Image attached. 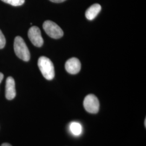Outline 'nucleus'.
Listing matches in <instances>:
<instances>
[{"instance_id": "nucleus-1", "label": "nucleus", "mask_w": 146, "mask_h": 146, "mask_svg": "<svg viewBox=\"0 0 146 146\" xmlns=\"http://www.w3.org/2000/svg\"><path fill=\"white\" fill-rule=\"evenodd\" d=\"M38 66L43 77L48 80H52L55 76L54 67L51 60L45 56L38 58Z\"/></svg>"}, {"instance_id": "nucleus-7", "label": "nucleus", "mask_w": 146, "mask_h": 146, "mask_svg": "<svg viewBox=\"0 0 146 146\" xmlns=\"http://www.w3.org/2000/svg\"><path fill=\"white\" fill-rule=\"evenodd\" d=\"M16 96L15 83L14 79L9 76L6 80L5 84V98L7 100H11Z\"/></svg>"}, {"instance_id": "nucleus-10", "label": "nucleus", "mask_w": 146, "mask_h": 146, "mask_svg": "<svg viewBox=\"0 0 146 146\" xmlns=\"http://www.w3.org/2000/svg\"><path fill=\"white\" fill-rule=\"evenodd\" d=\"M1 1H2L3 2H5L6 3H8L15 7L22 5L25 1V0H1Z\"/></svg>"}, {"instance_id": "nucleus-3", "label": "nucleus", "mask_w": 146, "mask_h": 146, "mask_svg": "<svg viewBox=\"0 0 146 146\" xmlns=\"http://www.w3.org/2000/svg\"><path fill=\"white\" fill-rule=\"evenodd\" d=\"M43 28L47 35L55 39L62 37L63 35V31L62 29L56 23L52 21H46L43 25Z\"/></svg>"}, {"instance_id": "nucleus-9", "label": "nucleus", "mask_w": 146, "mask_h": 146, "mask_svg": "<svg viewBox=\"0 0 146 146\" xmlns=\"http://www.w3.org/2000/svg\"><path fill=\"white\" fill-rule=\"evenodd\" d=\"M69 130L71 133L75 136L80 135L83 131L82 126L78 122H72L70 123Z\"/></svg>"}, {"instance_id": "nucleus-15", "label": "nucleus", "mask_w": 146, "mask_h": 146, "mask_svg": "<svg viewBox=\"0 0 146 146\" xmlns=\"http://www.w3.org/2000/svg\"><path fill=\"white\" fill-rule=\"evenodd\" d=\"M146 119H145V127H146Z\"/></svg>"}, {"instance_id": "nucleus-13", "label": "nucleus", "mask_w": 146, "mask_h": 146, "mask_svg": "<svg viewBox=\"0 0 146 146\" xmlns=\"http://www.w3.org/2000/svg\"><path fill=\"white\" fill-rule=\"evenodd\" d=\"M3 77H4V75H3V74L2 73H1V72H0V84L1 83L2 81L3 80Z\"/></svg>"}, {"instance_id": "nucleus-8", "label": "nucleus", "mask_w": 146, "mask_h": 146, "mask_svg": "<svg viewBox=\"0 0 146 146\" xmlns=\"http://www.w3.org/2000/svg\"><path fill=\"white\" fill-rule=\"evenodd\" d=\"M101 10V6L96 3L91 5L86 11V17L89 20H93L97 16Z\"/></svg>"}, {"instance_id": "nucleus-5", "label": "nucleus", "mask_w": 146, "mask_h": 146, "mask_svg": "<svg viewBox=\"0 0 146 146\" xmlns=\"http://www.w3.org/2000/svg\"><path fill=\"white\" fill-rule=\"evenodd\" d=\"M28 37L31 43L36 47H40L43 44V39L41 35V33L38 27L33 26L31 27L28 33Z\"/></svg>"}, {"instance_id": "nucleus-6", "label": "nucleus", "mask_w": 146, "mask_h": 146, "mask_svg": "<svg viewBox=\"0 0 146 146\" xmlns=\"http://www.w3.org/2000/svg\"><path fill=\"white\" fill-rule=\"evenodd\" d=\"M81 67V63L77 58H71L65 64L66 70L71 74H78L80 71Z\"/></svg>"}, {"instance_id": "nucleus-2", "label": "nucleus", "mask_w": 146, "mask_h": 146, "mask_svg": "<svg viewBox=\"0 0 146 146\" xmlns=\"http://www.w3.org/2000/svg\"><path fill=\"white\" fill-rule=\"evenodd\" d=\"M14 48L16 56L24 61H28L31 54L26 44L21 36L16 37L14 40Z\"/></svg>"}, {"instance_id": "nucleus-14", "label": "nucleus", "mask_w": 146, "mask_h": 146, "mask_svg": "<svg viewBox=\"0 0 146 146\" xmlns=\"http://www.w3.org/2000/svg\"><path fill=\"white\" fill-rule=\"evenodd\" d=\"M1 146H11V144L8 143H4L3 144H2V145Z\"/></svg>"}, {"instance_id": "nucleus-4", "label": "nucleus", "mask_w": 146, "mask_h": 146, "mask_svg": "<svg viewBox=\"0 0 146 146\" xmlns=\"http://www.w3.org/2000/svg\"><path fill=\"white\" fill-rule=\"evenodd\" d=\"M84 106L87 112L92 114H96L99 110V101L93 94H89L84 98Z\"/></svg>"}, {"instance_id": "nucleus-11", "label": "nucleus", "mask_w": 146, "mask_h": 146, "mask_svg": "<svg viewBox=\"0 0 146 146\" xmlns=\"http://www.w3.org/2000/svg\"><path fill=\"white\" fill-rule=\"evenodd\" d=\"M5 45V38L2 31L0 30V49H3Z\"/></svg>"}, {"instance_id": "nucleus-12", "label": "nucleus", "mask_w": 146, "mask_h": 146, "mask_svg": "<svg viewBox=\"0 0 146 146\" xmlns=\"http://www.w3.org/2000/svg\"><path fill=\"white\" fill-rule=\"evenodd\" d=\"M52 2H54V3H61L64 1H65L66 0H49Z\"/></svg>"}]
</instances>
